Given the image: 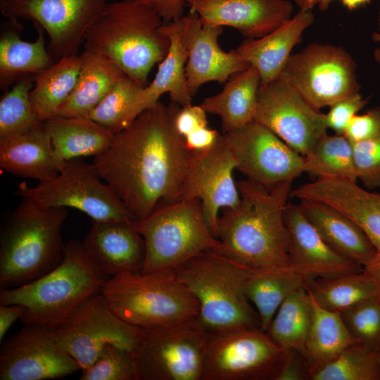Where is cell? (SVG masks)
I'll list each match as a JSON object with an SVG mask.
<instances>
[{
	"label": "cell",
	"mask_w": 380,
	"mask_h": 380,
	"mask_svg": "<svg viewBox=\"0 0 380 380\" xmlns=\"http://www.w3.org/2000/svg\"><path fill=\"white\" fill-rule=\"evenodd\" d=\"M180 106L160 101L115 134L94 158L98 174L139 221L162 203L180 199L191 151L177 132Z\"/></svg>",
	"instance_id": "cell-1"
},
{
	"label": "cell",
	"mask_w": 380,
	"mask_h": 380,
	"mask_svg": "<svg viewBox=\"0 0 380 380\" xmlns=\"http://www.w3.org/2000/svg\"><path fill=\"white\" fill-rule=\"evenodd\" d=\"M292 180L268 187L248 179L236 183L239 204L224 208L215 252L246 269L291 266L284 212Z\"/></svg>",
	"instance_id": "cell-2"
},
{
	"label": "cell",
	"mask_w": 380,
	"mask_h": 380,
	"mask_svg": "<svg viewBox=\"0 0 380 380\" xmlns=\"http://www.w3.org/2000/svg\"><path fill=\"white\" fill-rule=\"evenodd\" d=\"M152 8L134 0L108 2L87 30L84 49L101 53L143 87L167 56L170 40Z\"/></svg>",
	"instance_id": "cell-3"
},
{
	"label": "cell",
	"mask_w": 380,
	"mask_h": 380,
	"mask_svg": "<svg viewBox=\"0 0 380 380\" xmlns=\"http://www.w3.org/2000/svg\"><path fill=\"white\" fill-rule=\"evenodd\" d=\"M0 237V289L29 284L58 266L65 244V208L45 207L22 198Z\"/></svg>",
	"instance_id": "cell-4"
},
{
	"label": "cell",
	"mask_w": 380,
	"mask_h": 380,
	"mask_svg": "<svg viewBox=\"0 0 380 380\" xmlns=\"http://www.w3.org/2000/svg\"><path fill=\"white\" fill-rule=\"evenodd\" d=\"M109 277L91 260L82 243H65L61 263L53 270L21 286L0 289V305L20 304L27 311L24 324L55 327L89 297L100 293Z\"/></svg>",
	"instance_id": "cell-5"
},
{
	"label": "cell",
	"mask_w": 380,
	"mask_h": 380,
	"mask_svg": "<svg viewBox=\"0 0 380 380\" xmlns=\"http://www.w3.org/2000/svg\"><path fill=\"white\" fill-rule=\"evenodd\" d=\"M244 268L214 251H208L175 270L199 303L198 319L213 336L261 329L259 315L246 297Z\"/></svg>",
	"instance_id": "cell-6"
},
{
	"label": "cell",
	"mask_w": 380,
	"mask_h": 380,
	"mask_svg": "<svg viewBox=\"0 0 380 380\" xmlns=\"http://www.w3.org/2000/svg\"><path fill=\"white\" fill-rule=\"evenodd\" d=\"M101 293L116 315L142 329L181 322L197 317L200 310L196 296L172 269L110 277Z\"/></svg>",
	"instance_id": "cell-7"
},
{
	"label": "cell",
	"mask_w": 380,
	"mask_h": 380,
	"mask_svg": "<svg viewBox=\"0 0 380 380\" xmlns=\"http://www.w3.org/2000/svg\"><path fill=\"white\" fill-rule=\"evenodd\" d=\"M146 246L141 273L177 267L220 242L205 220L197 198H186L158 205L146 218L134 221Z\"/></svg>",
	"instance_id": "cell-8"
},
{
	"label": "cell",
	"mask_w": 380,
	"mask_h": 380,
	"mask_svg": "<svg viewBox=\"0 0 380 380\" xmlns=\"http://www.w3.org/2000/svg\"><path fill=\"white\" fill-rule=\"evenodd\" d=\"M213 336L198 319L143 329L133 354L137 380H202Z\"/></svg>",
	"instance_id": "cell-9"
},
{
	"label": "cell",
	"mask_w": 380,
	"mask_h": 380,
	"mask_svg": "<svg viewBox=\"0 0 380 380\" xmlns=\"http://www.w3.org/2000/svg\"><path fill=\"white\" fill-rule=\"evenodd\" d=\"M101 179L93 163L75 158L65 161L54 179L34 186L23 182L14 194L45 207L75 208L92 220L135 221L121 199Z\"/></svg>",
	"instance_id": "cell-10"
},
{
	"label": "cell",
	"mask_w": 380,
	"mask_h": 380,
	"mask_svg": "<svg viewBox=\"0 0 380 380\" xmlns=\"http://www.w3.org/2000/svg\"><path fill=\"white\" fill-rule=\"evenodd\" d=\"M357 67L343 47L313 42L291 53L279 76L320 110L360 91Z\"/></svg>",
	"instance_id": "cell-11"
},
{
	"label": "cell",
	"mask_w": 380,
	"mask_h": 380,
	"mask_svg": "<svg viewBox=\"0 0 380 380\" xmlns=\"http://www.w3.org/2000/svg\"><path fill=\"white\" fill-rule=\"evenodd\" d=\"M54 327L61 346L81 370L91 365L107 344L133 355L143 333L142 328L116 315L101 292L82 302Z\"/></svg>",
	"instance_id": "cell-12"
},
{
	"label": "cell",
	"mask_w": 380,
	"mask_h": 380,
	"mask_svg": "<svg viewBox=\"0 0 380 380\" xmlns=\"http://www.w3.org/2000/svg\"><path fill=\"white\" fill-rule=\"evenodd\" d=\"M286 353L260 328L213 336L202 380H276Z\"/></svg>",
	"instance_id": "cell-13"
},
{
	"label": "cell",
	"mask_w": 380,
	"mask_h": 380,
	"mask_svg": "<svg viewBox=\"0 0 380 380\" xmlns=\"http://www.w3.org/2000/svg\"><path fill=\"white\" fill-rule=\"evenodd\" d=\"M108 0H0L7 18H25L39 25L49 38L48 51L57 61L79 55L87 30Z\"/></svg>",
	"instance_id": "cell-14"
},
{
	"label": "cell",
	"mask_w": 380,
	"mask_h": 380,
	"mask_svg": "<svg viewBox=\"0 0 380 380\" xmlns=\"http://www.w3.org/2000/svg\"><path fill=\"white\" fill-rule=\"evenodd\" d=\"M254 120L303 156L327 134L325 114L280 76L260 87Z\"/></svg>",
	"instance_id": "cell-15"
},
{
	"label": "cell",
	"mask_w": 380,
	"mask_h": 380,
	"mask_svg": "<svg viewBox=\"0 0 380 380\" xmlns=\"http://www.w3.org/2000/svg\"><path fill=\"white\" fill-rule=\"evenodd\" d=\"M0 380H44L81 370L61 346L54 327L27 324L1 343Z\"/></svg>",
	"instance_id": "cell-16"
},
{
	"label": "cell",
	"mask_w": 380,
	"mask_h": 380,
	"mask_svg": "<svg viewBox=\"0 0 380 380\" xmlns=\"http://www.w3.org/2000/svg\"><path fill=\"white\" fill-rule=\"evenodd\" d=\"M222 136L249 180L270 187L304 172L303 156L255 120Z\"/></svg>",
	"instance_id": "cell-17"
},
{
	"label": "cell",
	"mask_w": 380,
	"mask_h": 380,
	"mask_svg": "<svg viewBox=\"0 0 380 380\" xmlns=\"http://www.w3.org/2000/svg\"><path fill=\"white\" fill-rule=\"evenodd\" d=\"M237 162L222 134L210 148L191 151L179 200L197 198L201 201L205 220L215 237L220 211L224 208H234L240 201L233 178Z\"/></svg>",
	"instance_id": "cell-18"
},
{
	"label": "cell",
	"mask_w": 380,
	"mask_h": 380,
	"mask_svg": "<svg viewBox=\"0 0 380 380\" xmlns=\"http://www.w3.org/2000/svg\"><path fill=\"white\" fill-rule=\"evenodd\" d=\"M180 20L188 49L186 84L192 97L203 84L225 83L232 75L251 66L236 49L226 52L220 48L218 38L224 27L203 23L190 11Z\"/></svg>",
	"instance_id": "cell-19"
},
{
	"label": "cell",
	"mask_w": 380,
	"mask_h": 380,
	"mask_svg": "<svg viewBox=\"0 0 380 380\" xmlns=\"http://www.w3.org/2000/svg\"><path fill=\"white\" fill-rule=\"evenodd\" d=\"M203 23L232 27L248 39L260 38L290 20L288 0H186Z\"/></svg>",
	"instance_id": "cell-20"
},
{
	"label": "cell",
	"mask_w": 380,
	"mask_h": 380,
	"mask_svg": "<svg viewBox=\"0 0 380 380\" xmlns=\"http://www.w3.org/2000/svg\"><path fill=\"white\" fill-rule=\"evenodd\" d=\"M291 265L308 280L360 272L363 267L336 252L303 213L288 202L284 212Z\"/></svg>",
	"instance_id": "cell-21"
},
{
	"label": "cell",
	"mask_w": 380,
	"mask_h": 380,
	"mask_svg": "<svg viewBox=\"0 0 380 380\" xmlns=\"http://www.w3.org/2000/svg\"><path fill=\"white\" fill-rule=\"evenodd\" d=\"M133 220H92L82 241L94 265L109 278L141 272L146 246Z\"/></svg>",
	"instance_id": "cell-22"
},
{
	"label": "cell",
	"mask_w": 380,
	"mask_h": 380,
	"mask_svg": "<svg viewBox=\"0 0 380 380\" xmlns=\"http://www.w3.org/2000/svg\"><path fill=\"white\" fill-rule=\"evenodd\" d=\"M298 200L325 203L354 222L380 251V193L366 190L356 182L337 178H317L291 189Z\"/></svg>",
	"instance_id": "cell-23"
},
{
	"label": "cell",
	"mask_w": 380,
	"mask_h": 380,
	"mask_svg": "<svg viewBox=\"0 0 380 380\" xmlns=\"http://www.w3.org/2000/svg\"><path fill=\"white\" fill-rule=\"evenodd\" d=\"M64 162L56 155L44 122L0 138V167L11 175L46 182Z\"/></svg>",
	"instance_id": "cell-24"
},
{
	"label": "cell",
	"mask_w": 380,
	"mask_h": 380,
	"mask_svg": "<svg viewBox=\"0 0 380 380\" xmlns=\"http://www.w3.org/2000/svg\"><path fill=\"white\" fill-rule=\"evenodd\" d=\"M315 21L312 10L300 9L290 20L270 33L258 39H248L236 51L258 72L260 86L277 78L293 48L305 30Z\"/></svg>",
	"instance_id": "cell-25"
},
{
	"label": "cell",
	"mask_w": 380,
	"mask_h": 380,
	"mask_svg": "<svg viewBox=\"0 0 380 380\" xmlns=\"http://www.w3.org/2000/svg\"><path fill=\"white\" fill-rule=\"evenodd\" d=\"M37 39L26 42L21 39L22 25L18 18H8L0 36V87L10 89L23 77L36 75L56 61L45 46L43 29L33 23Z\"/></svg>",
	"instance_id": "cell-26"
},
{
	"label": "cell",
	"mask_w": 380,
	"mask_h": 380,
	"mask_svg": "<svg viewBox=\"0 0 380 380\" xmlns=\"http://www.w3.org/2000/svg\"><path fill=\"white\" fill-rule=\"evenodd\" d=\"M299 201L306 217L336 252L362 267L376 254L368 236L347 216L322 202Z\"/></svg>",
	"instance_id": "cell-27"
},
{
	"label": "cell",
	"mask_w": 380,
	"mask_h": 380,
	"mask_svg": "<svg viewBox=\"0 0 380 380\" xmlns=\"http://www.w3.org/2000/svg\"><path fill=\"white\" fill-rule=\"evenodd\" d=\"M80 56L81 65L76 85L55 116L89 117L126 75L116 63L101 53L84 49Z\"/></svg>",
	"instance_id": "cell-28"
},
{
	"label": "cell",
	"mask_w": 380,
	"mask_h": 380,
	"mask_svg": "<svg viewBox=\"0 0 380 380\" xmlns=\"http://www.w3.org/2000/svg\"><path fill=\"white\" fill-rule=\"evenodd\" d=\"M180 19L163 23L160 27L170 38V45L167 56L159 63L154 79L140 93L139 106L143 111L156 104L165 93H169L171 102L182 107L192 102L185 75L188 49Z\"/></svg>",
	"instance_id": "cell-29"
},
{
	"label": "cell",
	"mask_w": 380,
	"mask_h": 380,
	"mask_svg": "<svg viewBox=\"0 0 380 380\" xmlns=\"http://www.w3.org/2000/svg\"><path fill=\"white\" fill-rule=\"evenodd\" d=\"M260 77L253 66L232 75L223 89L206 97L200 106L221 120L223 133L239 129L255 120Z\"/></svg>",
	"instance_id": "cell-30"
},
{
	"label": "cell",
	"mask_w": 380,
	"mask_h": 380,
	"mask_svg": "<svg viewBox=\"0 0 380 380\" xmlns=\"http://www.w3.org/2000/svg\"><path fill=\"white\" fill-rule=\"evenodd\" d=\"M44 123L56 155L63 161L100 156L115 135L88 117L53 116Z\"/></svg>",
	"instance_id": "cell-31"
},
{
	"label": "cell",
	"mask_w": 380,
	"mask_h": 380,
	"mask_svg": "<svg viewBox=\"0 0 380 380\" xmlns=\"http://www.w3.org/2000/svg\"><path fill=\"white\" fill-rule=\"evenodd\" d=\"M306 282V278L292 266L246 269L243 290L259 315L262 330L267 331L283 301L305 286Z\"/></svg>",
	"instance_id": "cell-32"
},
{
	"label": "cell",
	"mask_w": 380,
	"mask_h": 380,
	"mask_svg": "<svg viewBox=\"0 0 380 380\" xmlns=\"http://www.w3.org/2000/svg\"><path fill=\"white\" fill-rule=\"evenodd\" d=\"M311 298L312 317L302 354L312 376L357 341L346 327L339 312L324 309Z\"/></svg>",
	"instance_id": "cell-33"
},
{
	"label": "cell",
	"mask_w": 380,
	"mask_h": 380,
	"mask_svg": "<svg viewBox=\"0 0 380 380\" xmlns=\"http://www.w3.org/2000/svg\"><path fill=\"white\" fill-rule=\"evenodd\" d=\"M79 55L63 57L35 75L30 101L37 119L44 122L56 115L72 92L80 73Z\"/></svg>",
	"instance_id": "cell-34"
},
{
	"label": "cell",
	"mask_w": 380,
	"mask_h": 380,
	"mask_svg": "<svg viewBox=\"0 0 380 380\" xmlns=\"http://www.w3.org/2000/svg\"><path fill=\"white\" fill-rule=\"evenodd\" d=\"M305 288L319 306L333 312H340L360 301L380 297L376 281L363 270L311 279Z\"/></svg>",
	"instance_id": "cell-35"
},
{
	"label": "cell",
	"mask_w": 380,
	"mask_h": 380,
	"mask_svg": "<svg viewBox=\"0 0 380 380\" xmlns=\"http://www.w3.org/2000/svg\"><path fill=\"white\" fill-rule=\"evenodd\" d=\"M312 317V298L304 286L291 293L283 301L267 332L283 349H294L302 353Z\"/></svg>",
	"instance_id": "cell-36"
},
{
	"label": "cell",
	"mask_w": 380,
	"mask_h": 380,
	"mask_svg": "<svg viewBox=\"0 0 380 380\" xmlns=\"http://www.w3.org/2000/svg\"><path fill=\"white\" fill-rule=\"evenodd\" d=\"M303 158L304 172L317 178L357 179L352 143L344 135L326 134Z\"/></svg>",
	"instance_id": "cell-37"
},
{
	"label": "cell",
	"mask_w": 380,
	"mask_h": 380,
	"mask_svg": "<svg viewBox=\"0 0 380 380\" xmlns=\"http://www.w3.org/2000/svg\"><path fill=\"white\" fill-rule=\"evenodd\" d=\"M144 87L129 76H124L88 118L113 134L121 132L143 112L139 106V95Z\"/></svg>",
	"instance_id": "cell-38"
},
{
	"label": "cell",
	"mask_w": 380,
	"mask_h": 380,
	"mask_svg": "<svg viewBox=\"0 0 380 380\" xmlns=\"http://www.w3.org/2000/svg\"><path fill=\"white\" fill-rule=\"evenodd\" d=\"M311 380H380L379 353L355 342L312 374Z\"/></svg>",
	"instance_id": "cell-39"
},
{
	"label": "cell",
	"mask_w": 380,
	"mask_h": 380,
	"mask_svg": "<svg viewBox=\"0 0 380 380\" xmlns=\"http://www.w3.org/2000/svg\"><path fill=\"white\" fill-rule=\"evenodd\" d=\"M34 75L20 78L0 99V138L29 129L40 122L34 115L30 91Z\"/></svg>",
	"instance_id": "cell-40"
},
{
	"label": "cell",
	"mask_w": 380,
	"mask_h": 380,
	"mask_svg": "<svg viewBox=\"0 0 380 380\" xmlns=\"http://www.w3.org/2000/svg\"><path fill=\"white\" fill-rule=\"evenodd\" d=\"M340 315L357 343L370 350H379L380 297L360 301L341 311Z\"/></svg>",
	"instance_id": "cell-41"
},
{
	"label": "cell",
	"mask_w": 380,
	"mask_h": 380,
	"mask_svg": "<svg viewBox=\"0 0 380 380\" xmlns=\"http://www.w3.org/2000/svg\"><path fill=\"white\" fill-rule=\"evenodd\" d=\"M80 380H137L133 356L125 350L107 344L88 367Z\"/></svg>",
	"instance_id": "cell-42"
},
{
	"label": "cell",
	"mask_w": 380,
	"mask_h": 380,
	"mask_svg": "<svg viewBox=\"0 0 380 380\" xmlns=\"http://www.w3.org/2000/svg\"><path fill=\"white\" fill-rule=\"evenodd\" d=\"M352 146L357 178L368 189L380 188V135Z\"/></svg>",
	"instance_id": "cell-43"
},
{
	"label": "cell",
	"mask_w": 380,
	"mask_h": 380,
	"mask_svg": "<svg viewBox=\"0 0 380 380\" xmlns=\"http://www.w3.org/2000/svg\"><path fill=\"white\" fill-rule=\"evenodd\" d=\"M367 102L368 99H365L357 92L334 103L325 114L327 128L331 129L336 134L343 135L350 120Z\"/></svg>",
	"instance_id": "cell-44"
},
{
	"label": "cell",
	"mask_w": 380,
	"mask_h": 380,
	"mask_svg": "<svg viewBox=\"0 0 380 380\" xmlns=\"http://www.w3.org/2000/svg\"><path fill=\"white\" fill-rule=\"evenodd\" d=\"M343 135L352 143L380 135V111L378 107L362 115L356 114L348 124Z\"/></svg>",
	"instance_id": "cell-45"
},
{
	"label": "cell",
	"mask_w": 380,
	"mask_h": 380,
	"mask_svg": "<svg viewBox=\"0 0 380 380\" xmlns=\"http://www.w3.org/2000/svg\"><path fill=\"white\" fill-rule=\"evenodd\" d=\"M175 125L177 132L184 137L191 132L208 126L207 113L200 106L191 103L180 107L175 119Z\"/></svg>",
	"instance_id": "cell-46"
},
{
	"label": "cell",
	"mask_w": 380,
	"mask_h": 380,
	"mask_svg": "<svg viewBox=\"0 0 380 380\" xmlns=\"http://www.w3.org/2000/svg\"><path fill=\"white\" fill-rule=\"evenodd\" d=\"M311 380V373L303 354L294 349L287 350L276 380Z\"/></svg>",
	"instance_id": "cell-47"
},
{
	"label": "cell",
	"mask_w": 380,
	"mask_h": 380,
	"mask_svg": "<svg viewBox=\"0 0 380 380\" xmlns=\"http://www.w3.org/2000/svg\"><path fill=\"white\" fill-rule=\"evenodd\" d=\"M155 11L164 23L175 21L184 15L186 0H134Z\"/></svg>",
	"instance_id": "cell-48"
},
{
	"label": "cell",
	"mask_w": 380,
	"mask_h": 380,
	"mask_svg": "<svg viewBox=\"0 0 380 380\" xmlns=\"http://www.w3.org/2000/svg\"><path fill=\"white\" fill-rule=\"evenodd\" d=\"M222 134L208 126L199 128L184 138L186 146L191 152L203 151L213 147Z\"/></svg>",
	"instance_id": "cell-49"
},
{
	"label": "cell",
	"mask_w": 380,
	"mask_h": 380,
	"mask_svg": "<svg viewBox=\"0 0 380 380\" xmlns=\"http://www.w3.org/2000/svg\"><path fill=\"white\" fill-rule=\"evenodd\" d=\"M25 306L20 304L0 305V342L12 324L25 314Z\"/></svg>",
	"instance_id": "cell-50"
},
{
	"label": "cell",
	"mask_w": 380,
	"mask_h": 380,
	"mask_svg": "<svg viewBox=\"0 0 380 380\" xmlns=\"http://www.w3.org/2000/svg\"><path fill=\"white\" fill-rule=\"evenodd\" d=\"M363 270L374 279L380 290V251H376L374 257L363 266Z\"/></svg>",
	"instance_id": "cell-51"
},
{
	"label": "cell",
	"mask_w": 380,
	"mask_h": 380,
	"mask_svg": "<svg viewBox=\"0 0 380 380\" xmlns=\"http://www.w3.org/2000/svg\"><path fill=\"white\" fill-rule=\"evenodd\" d=\"M332 0H305L303 6L300 9L312 10L315 5L318 4L321 11L326 10Z\"/></svg>",
	"instance_id": "cell-52"
},
{
	"label": "cell",
	"mask_w": 380,
	"mask_h": 380,
	"mask_svg": "<svg viewBox=\"0 0 380 380\" xmlns=\"http://www.w3.org/2000/svg\"><path fill=\"white\" fill-rule=\"evenodd\" d=\"M371 0H341L343 5L348 10H354L359 6L369 4Z\"/></svg>",
	"instance_id": "cell-53"
},
{
	"label": "cell",
	"mask_w": 380,
	"mask_h": 380,
	"mask_svg": "<svg viewBox=\"0 0 380 380\" xmlns=\"http://www.w3.org/2000/svg\"><path fill=\"white\" fill-rule=\"evenodd\" d=\"M378 23L380 26V11L379 13ZM372 40L376 43H380V33L374 32L372 35Z\"/></svg>",
	"instance_id": "cell-54"
},
{
	"label": "cell",
	"mask_w": 380,
	"mask_h": 380,
	"mask_svg": "<svg viewBox=\"0 0 380 380\" xmlns=\"http://www.w3.org/2000/svg\"><path fill=\"white\" fill-rule=\"evenodd\" d=\"M373 56H374V58L375 61L380 66V49L379 48L375 49L373 53Z\"/></svg>",
	"instance_id": "cell-55"
},
{
	"label": "cell",
	"mask_w": 380,
	"mask_h": 380,
	"mask_svg": "<svg viewBox=\"0 0 380 380\" xmlns=\"http://www.w3.org/2000/svg\"><path fill=\"white\" fill-rule=\"evenodd\" d=\"M295 3L300 7V8H302L305 2V0H294Z\"/></svg>",
	"instance_id": "cell-56"
},
{
	"label": "cell",
	"mask_w": 380,
	"mask_h": 380,
	"mask_svg": "<svg viewBox=\"0 0 380 380\" xmlns=\"http://www.w3.org/2000/svg\"><path fill=\"white\" fill-rule=\"evenodd\" d=\"M378 353H379V358H380V349H379V350L378 351Z\"/></svg>",
	"instance_id": "cell-57"
},
{
	"label": "cell",
	"mask_w": 380,
	"mask_h": 380,
	"mask_svg": "<svg viewBox=\"0 0 380 380\" xmlns=\"http://www.w3.org/2000/svg\"><path fill=\"white\" fill-rule=\"evenodd\" d=\"M378 108H379V111H380V106H378Z\"/></svg>",
	"instance_id": "cell-58"
}]
</instances>
